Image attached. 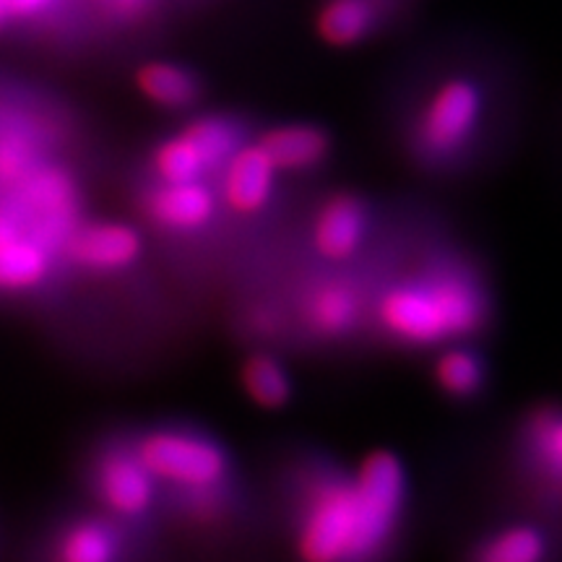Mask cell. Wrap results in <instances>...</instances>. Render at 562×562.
Returning a JSON list of instances; mask_svg holds the SVG:
<instances>
[{"mask_svg": "<svg viewBox=\"0 0 562 562\" xmlns=\"http://www.w3.org/2000/svg\"><path fill=\"white\" fill-rule=\"evenodd\" d=\"M404 492V467L391 451L364 456L351 480L315 476L307 487L297 533L302 562L370 558L396 526Z\"/></svg>", "mask_w": 562, "mask_h": 562, "instance_id": "6da1fadb", "label": "cell"}, {"mask_svg": "<svg viewBox=\"0 0 562 562\" xmlns=\"http://www.w3.org/2000/svg\"><path fill=\"white\" fill-rule=\"evenodd\" d=\"M487 305L472 273L430 271L389 290L378 302V321L393 339L430 347L474 334Z\"/></svg>", "mask_w": 562, "mask_h": 562, "instance_id": "7a4b0ae2", "label": "cell"}, {"mask_svg": "<svg viewBox=\"0 0 562 562\" xmlns=\"http://www.w3.org/2000/svg\"><path fill=\"white\" fill-rule=\"evenodd\" d=\"M0 201L53 252L63 250L70 229L79 224V188L63 167L37 165L30 175L5 188Z\"/></svg>", "mask_w": 562, "mask_h": 562, "instance_id": "3957f363", "label": "cell"}, {"mask_svg": "<svg viewBox=\"0 0 562 562\" xmlns=\"http://www.w3.org/2000/svg\"><path fill=\"white\" fill-rule=\"evenodd\" d=\"M133 451L154 480L209 492L227 476V456L214 440L188 430H151Z\"/></svg>", "mask_w": 562, "mask_h": 562, "instance_id": "277c9868", "label": "cell"}, {"mask_svg": "<svg viewBox=\"0 0 562 562\" xmlns=\"http://www.w3.org/2000/svg\"><path fill=\"white\" fill-rule=\"evenodd\" d=\"M237 146H243V133L229 117L203 115L161 140L154 149L151 165L165 182L203 180L209 172L222 170Z\"/></svg>", "mask_w": 562, "mask_h": 562, "instance_id": "5b68a950", "label": "cell"}, {"mask_svg": "<svg viewBox=\"0 0 562 562\" xmlns=\"http://www.w3.org/2000/svg\"><path fill=\"white\" fill-rule=\"evenodd\" d=\"M482 115L480 89L472 81L451 79L435 89L417 123L419 151L430 159H448L472 138Z\"/></svg>", "mask_w": 562, "mask_h": 562, "instance_id": "8992f818", "label": "cell"}, {"mask_svg": "<svg viewBox=\"0 0 562 562\" xmlns=\"http://www.w3.org/2000/svg\"><path fill=\"white\" fill-rule=\"evenodd\" d=\"M140 250V235L123 222H79L63 243V256L91 273L125 271L138 261Z\"/></svg>", "mask_w": 562, "mask_h": 562, "instance_id": "52a82bcc", "label": "cell"}, {"mask_svg": "<svg viewBox=\"0 0 562 562\" xmlns=\"http://www.w3.org/2000/svg\"><path fill=\"white\" fill-rule=\"evenodd\" d=\"M55 252L0 201V292H32L50 277Z\"/></svg>", "mask_w": 562, "mask_h": 562, "instance_id": "ba28073f", "label": "cell"}, {"mask_svg": "<svg viewBox=\"0 0 562 562\" xmlns=\"http://www.w3.org/2000/svg\"><path fill=\"white\" fill-rule=\"evenodd\" d=\"M94 484L102 503L117 516H140L151 505L154 476L133 448H110L97 461Z\"/></svg>", "mask_w": 562, "mask_h": 562, "instance_id": "9c48e42d", "label": "cell"}, {"mask_svg": "<svg viewBox=\"0 0 562 562\" xmlns=\"http://www.w3.org/2000/svg\"><path fill=\"white\" fill-rule=\"evenodd\" d=\"M146 216L167 232H199L214 220L216 195L203 180L165 182L144 195Z\"/></svg>", "mask_w": 562, "mask_h": 562, "instance_id": "30bf717a", "label": "cell"}, {"mask_svg": "<svg viewBox=\"0 0 562 562\" xmlns=\"http://www.w3.org/2000/svg\"><path fill=\"white\" fill-rule=\"evenodd\" d=\"M277 167L258 144L237 146L222 167V201L235 214H256L271 199Z\"/></svg>", "mask_w": 562, "mask_h": 562, "instance_id": "8fae6325", "label": "cell"}, {"mask_svg": "<svg viewBox=\"0 0 562 562\" xmlns=\"http://www.w3.org/2000/svg\"><path fill=\"white\" fill-rule=\"evenodd\" d=\"M368 214L360 199L339 193L323 203L313 224V245L328 261H349L364 240Z\"/></svg>", "mask_w": 562, "mask_h": 562, "instance_id": "7c38bea8", "label": "cell"}, {"mask_svg": "<svg viewBox=\"0 0 562 562\" xmlns=\"http://www.w3.org/2000/svg\"><path fill=\"white\" fill-rule=\"evenodd\" d=\"M256 144L266 151L277 172L313 170V167L323 165L331 151V140H328L326 131L307 123L277 125V128L266 131Z\"/></svg>", "mask_w": 562, "mask_h": 562, "instance_id": "4fadbf2b", "label": "cell"}, {"mask_svg": "<svg viewBox=\"0 0 562 562\" xmlns=\"http://www.w3.org/2000/svg\"><path fill=\"white\" fill-rule=\"evenodd\" d=\"M378 19V0H326L315 16V32L326 45L351 47L370 37Z\"/></svg>", "mask_w": 562, "mask_h": 562, "instance_id": "5bb4252c", "label": "cell"}, {"mask_svg": "<svg viewBox=\"0 0 562 562\" xmlns=\"http://www.w3.org/2000/svg\"><path fill=\"white\" fill-rule=\"evenodd\" d=\"M305 318L315 334L341 336L360 318V297L344 281H323L307 294Z\"/></svg>", "mask_w": 562, "mask_h": 562, "instance_id": "9a60e30c", "label": "cell"}, {"mask_svg": "<svg viewBox=\"0 0 562 562\" xmlns=\"http://www.w3.org/2000/svg\"><path fill=\"white\" fill-rule=\"evenodd\" d=\"M136 87L146 100L167 110H186L199 100L201 87L199 79L188 68L175 66V63H146L138 68Z\"/></svg>", "mask_w": 562, "mask_h": 562, "instance_id": "2e32d148", "label": "cell"}, {"mask_svg": "<svg viewBox=\"0 0 562 562\" xmlns=\"http://www.w3.org/2000/svg\"><path fill=\"white\" fill-rule=\"evenodd\" d=\"M42 136L30 125H0V188L5 191L42 165Z\"/></svg>", "mask_w": 562, "mask_h": 562, "instance_id": "e0dca14e", "label": "cell"}, {"mask_svg": "<svg viewBox=\"0 0 562 562\" xmlns=\"http://www.w3.org/2000/svg\"><path fill=\"white\" fill-rule=\"evenodd\" d=\"M240 381L252 404L261 409H281L292 398V381L286 370L269 355H250L243 362Z\"/></svg>", "mask_w": 562, "mask_h": 562, "instance_id": "ac0fdd59", "label": "cell"}, {"mask_svg": "<svg viewBox=\"0 0 562 562\" xmlns=\"http://www.w3.org/2000/svg\"><path fill=\"white\" fill-rule=\"evenodd\" d=\"M115 552V533L100 521L74 524L63 533L58 547L60 562H112Z\"/></svg>", "mask_w": 562, "mask_h": 562, "instance_id": "d6986e66", "label": "cell"}, {"mask_svg": "<svg viewBox=\"0 0 562 562\" xmlns=\"http://www.w3.org/2000/svg\"><path fill=\"white\" fill-rule=\"evenodd\" d=\"M484 368L469 349H448L435 362V383L453 398H469L482 389Z\"/></svg>", "mask_w": 562, "mask_h": 562, "instance_id": "ffe728a7", "label": "cell"}, {"mask_svg": "<svg viewBox=\"0 0 562 562\" xmlns=\"http://www.w3.org/2000/svg\"><path fill=\"white\" fill-rule=\"evenodd\" d=\"M544 537L531 526H510L490 539L476 554V562H542Z\"/></svg>", "mask_w": 562, "mask_h": 562, "instance_id": "44dd1931", "label": "cell"}, {"mask_svg": "<svg viewBox=\"0 0 562 562\" xmlns=\"http://www.w3.org/2000/svg\"><path fill=\"white\" fill-rule=\"evenodd\" d=\"M529 448L539 469L562 484V412L544 409L529 422Z\"/></svg>", "mask_w": 562, "mask_h": 562, "instance_id": "7402d4cb", "label": "cell"}, {"mask_svg": "<svg viewBox=\"0 0 562 562\" xmlns=\"http://www.w3.org/2000/svg\"><path fill=\"white\" fill-rule=\"evenodd\" d=\"M11 16H34V13L45 11L53 0H9Z\"/></svg>", "mask_w": 562, "mask_h": 562, "instance_id": "603a6c76", "label": "cell"}, {"mask_svg": "<svg viewBox=\"0 0 562 562\" xmlns=\"http://www.w3.org/2000/svg\"><path fill=\"white\" fill-rule=\"evenodd\" d=\"M110 3H112V9L121 11V13H140L146 9V3H149V0H110Z\"/></svg>", "mask_w": 562, "mask_h": 562, "instance_id": "cb8c5ba5", "label": "cell"}, {"mask_svg": "<svg viewBox=\"0 0 562 562\" xmlns=\"http://www.w3.org/2000/svg\"><path fill=\"white\" fill-rule=\"evenodd\" d=\"M9 19H11V3L9 0H0V30H3Z\"/></svg>", "mask_w": 562, "mask_h": 562, "instance_id": "d4e9b609", "label": "cell"}]
</instances>
